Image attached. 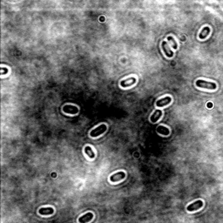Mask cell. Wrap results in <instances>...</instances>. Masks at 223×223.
Segmentation results:
<instances>
[{
    "label": "cell",
    "mask_w": 223,
    "mask_h": 223,
    "mask_svg": "<svg viewBox=\"0 0 223 223\" xmlns=\"http://www.w3.org/2000/svg\"><path fill=\"white\" fill-rule=\"evenodd\" d=\"M195 85L197 87L200 88H204V89H208V90L214 91L216 89V84L214 82H208L206 80H202V79H198Z\"/></svg>",
    "instance_id": "cell-1"
},
{
    "label": "cell",
    "mask_w": 223,
    "mask_h": 223,
    "mask_svg": "<svg viewBox=\"0 0 223 223\" xmlns=\"http://www.w3.org/2000/svg\"><path fill=\"white\" fill-rule=\"evenodd\" d=\"M106 129H107V126H106V125H105V124L98 125V127L94 128V129H92V130L91 131L90 136L92 138H97L98 136L102 135L104 132H105Z\"/></svg>",
    "instance_id": "cell-2"
},
{
    "label": "cell",
    "mask_w": 223,
    "mask_h": 223,
    "mask_svg": "<svg viewBox=\"0 0 223 223\" xmlns=\"http://www.w3.org/2000/svg\"><path fill=\"white\" fill-rule=\"evenodd\" d=\"M78 107L76 105H65L63 106V112L67 114H71V115H75L78 112Z\"/></svg>",
    "instance_id": "cell-3"
},
{
    "label": "cell",
    "mask_w": 223,
    "mask_h": 223,
    "mask_svg": "<svg viewBox=\"0 0 223 223\" xmlns=\"http://www.w3.org/2000/svg\"><path fill=\"white\" fill-rule=\"evenodd\" d=\"M137 82V79L134 78V77H131V78H125L120 81V86L123 87V88H126V87H130L133 85L134 84Z\"/></svg>",
    "instance_id": "cell-4"
},
{
    "label": "cell",
    "mask_w": 223,
    "mask_h": 223,
    "mask_svg": "<svg viewBox=\"0 0 223 223\" xmlns=\"http://www.w3.org/2000/svg\"><path fill=\"white\" fill-rule=\"evenodd\" d=\"M203 207V201H196L191 203L190 205H188L187 210L188 212H195L197 211L200 208H201Z\"/></svg>",
    "instance_id": "cell-5"
},
{
    "label": "cell",
    "mask_w": 223,
    "mask_h": 223,
    "mask_svg": "<svg viewBox=\"0 0 223 223\" xmlns=\"http://www.w3.org/2000/svg\"><path fill=\"white\" fill-rule=\"evenodd\" d=\"M125 178V173L123 171H120L118 173H115L114 174H112L111 177H110V181L112 182H118V181H122L123 179Z\"/></svg>",
    "instance_id": "cell-6"
},
{
    "label": "cell",
    "mask_w": 223,
    "mask_h": 223,
    "mask_svg": "<svg viewBox=\"0 0 223 223\" xmlns=\"http://www.w3.org/2000/svg\"><path fill=\"white\" fill-rule=\"evenodd\" d=\"M171 102H172V98L170 96H166V97L162 98L160 99H158L156 101V105L158 107H164V106L170 104Z\"/></svg>",
    "instance_id": "cell-7"
},
{
    "label": "cell",
    "mask_w": 223,
    "mask_h": 223,
    "mask_svg": "<svg viewBox=\"0 0 223 223\" xmlns=\"http://www.w3.org/2000/svg\"><path fill=\"white\" fill-rule=\"evenodd\" d=\"M93 219V214L91 213V212H88L86 214H85L84 215L80 216L78 218V222L79 223H87L91 221Z\"/></svg>",
    "instance_id": "cell-8"
},
{
    "label": "cell",
    "mask_w": 223,
    "mask_h": 223,
    "mask_svg": "<svg viewBox=\"0 0 223 223\" xmlns=\"http://www.w3.org/2000/svg\"><path fill=\"white\" fill-rule=\"evenodd\" d=\"M161 47H162V50H163V52H165V54H166L167 57H168V58H172V57L174 56V52H173L172 50H170L169 46H168V45H167V41H162V43H161Z\"/></svg>",
    "instance_id": "cell-9"
},
{
    "label": "cell",
    "mask_w": 223,
    "mask_h": 223,
    "mask_svg": "<svg viewBox=\"0 0 223 223\" xmlns=\"http://www.w3.org/2000/svg\"><path fill=\"white\" fill-rule=\"evenodd\" d=\"M162 114H163V112H162L161 110H156V111L154 112L153 114L151 115V117H150V121H151L152 123H156V122H158L159 119L161 118Z\"/></svg>",
    "instance_id": "cell-10"
},
{
    "label": "cell",
    "mask_w": 223,
    "mask_h": 223,
    "mask_svg": "<svg viewBox=\"0 0 223 223\" xmlns=\"http://www.w3.org/2000/svg\"><path fill=\"white\" fill-rule=\"evenodd\" d=\"M39 214L42 215H52L54 213V209L52 208H41L38 210Z\"/></svg>",
    "instance_id": "cell-11"
},
{
    "label": "cell",
    "mask_w": 223,
    "mask_h": 223,
    "mask_svg": "<svg viewBox=\"0 0 223 223\" xmlns=\"http://www.w3.org/2000/svg\"><path fill=\"white\" fill-rule=\"evenodd\" d=\"M210 31L211 30H210V28L208 26H206V27L203 28L201 30V32L199 34V38L200 39H205V38H207L209 33H210Z\"/></svg>",
    "instance_id": "cell-12"
},
{
    "label": "cell",
    "mask_w": 223,
    "mask_h": 223,
    "mask_svg": "<svg viewBox=\"0 0 223 223\" xmlns=\"http://www.w3.org/2000/svg\"><path fill=\"white\" fill-rule=\"evenodd\" d=\"M157 132H158L159 134L167 136V135H168V134L170 133V131H169V129H168L167 127H166V126L159 125V126L157 127Z\"/></svg>",
    "instance_id": "cell-13"
},
{
    "label": "cell",
    "mask_w": 223,
    "mask_h": 223,
    "mask_svg": "<svg viewBox=\"0 0 223 223\" xmlns=\"http://www.w3.org/2000/svg\"><path fill=\"white\" fill-rule=\"evenodd\" d=\"M85 153H86V155L90 158V159H94L95 158V153H93L92 149L91 148L90 146H86L85 147Z\"/></svg>",
    "instance_id": "cell-14"
},
{
    "label": "cell",
    "mask_w": 223,
    "mask_h": 223,
    "mask_svg": "<svg viewBox=\"0 0 223 223\" xmlns=\"http://www.w3.org/2000/svg\"><path fill=\"white\" fill-rule=\"evenodd\" d=\"M167 40H168V41H171L174 50L178 49V44H177V42H176V40L174 39V38L173 36H168V37H167Z\"/></svg>",
    "instance_id": "cell-15"
},
{
    "label": "cell",
    "mask_w": 223,
    "mask_h": 223,
    "mask_svg": "<svg viewBox=\"0 0 223 223\" xmlns=\"http://www.w3.org/2000/svg\"><path fill=\"white\" fill-rule=\"evenodd\" d=\"M1 75L2 76H4L5 74H6L7 72H8V68H6V67H4V66H2L1 67Z\"/></svg>",
    "instance_id": "cell-16"
},
{
    "label": "cell",
    "mask_w": 223,
    "mask_h": 223,
    "mask_svg": "<svg viewBox=\"0 0 223 223\" xmlns=\"http://www.w3.org/2000/svg\"><path fill=\"white\" fill-rule=\"evenodd\" d=\"M214 8H215L216 11L218 12V13L221 14V16H223V11H222V10H221V9L219 8V6H217V5H216V6H214Z\"/></svg>",
    "instance_id": "cell-17"
}]
</instances>
